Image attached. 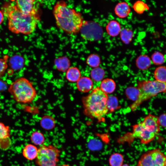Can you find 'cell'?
Instances as JSON below:
<instances>
[{
    "instance_id": "8d00e7d4",
    "label": "cell",
    "mask_w": 166,
    "mask_h": 166,
    "mask_svg": "<svg viewBox=\"0 0 166 166\" xmlns=\"http://www.w3.org/2000/svg\"></svg>"
},
{
    "instance_id": "44dd1931",
    "label": "cell",
    "mask_w": 166,
    "mask_h": 166,
    "mask_svg": "<svg viewBox=\"0 0 166 166\" xmlns=\"http://www.w3.org/2000/svg\"><path fill=\"white\" fill-rule=\"evenodd\" d=\"M40 123L42 127L47 130L52 129L55 125V121L54 118L49 115H46L42 117Z\"/></svg>"
},
{
    "instance_id": "9c48e42d",
    "label": "cell",
    "mask_w": 166,
    "mask_h": 166,
    "mask_svg": "<svg viewBox=\"0 0 166 166\" xmlns=\"http://www.w3.org/2000/svg\"><path fill=\"white\" fill-rule=\"evenodd\" d=\"M80 32L84 39L89 41L98 39L101 35L100 27L97 24L92 22H83Z\"/></svg>"
},
{
    "instance_id": "7c38bea8",
    "label": "cell",
    "mask_w": 166,
    "mask_h": 166,
    "mask_svg": "<svg viewBox=\"0 0 166 166\" xmlns=\"http://www.w3.org/2000/svg\"><path fill=\"white\" fill-rule=\"evenodd\" d=\"M93 86V82L91 78L83 77L77 82V87L78 90L81 92L86 93L91 90Z\"/></svg>"
},
{
    "instance_id": "1f68e13d",
    "label": "cell",
    "mask_w": 166,
    "mask_h": 166,
    "mask_svg": "<svg viewBox=\"0 0 166 166\" xmlns=\"http://www.w3.org/2000/svg\"><path fill=\"white\" fill-rule=\"evenodd\" d=\"M158 121L160 126L166 128V113L161 115L158 117Z\"/></svg>"
},
{
    "instance_id": "cb8c5ba5",
    "label": "cell",
    "mask_w": 166,
    "mask_h": 166,
    "mask_svg": "<svg viewBox=\"0 0 166 166\" xmlns=\"http://www.w3.org/2000/svg\"><path fill=\"white\" fill-rule=\"evenodd\" d=\"M151 58L153 63L156 65H161L166 61L163 54L158 51L153 53L151 55Z\"/></svg>"
},
{
    "instance_id": "7a4b0ae2",
    "label": "cell",
    "mask_w": 166,
    "mask_h": 166,
    "mask_svg": "<svg viewBox=\"0 0 166 166\" xmlns=\"http://www.w3.org/2000/svg\"><path fill=\"white\" fill-rule=\"evenodd\" d=\"M53 13L57 26L69 34L80 31L83 20L81 14L68 7L66 2L59 1L54 5Z\"/></svg>"
},
{
    "instance_id": "8992f818",
    "label": "cell",
    "mask_w": 166,
    "mask_h": 166,
    "mask_svg": "<svg viewBox=\"0 0 166 166\" xmlns=\"http://www.w3.org/2000/svg\"><path fill=\"white\" fill-rule=\"evenodd\" d=\"M60 153L55 146L42 145L38 149L36 163L39 166H57Z\"/></svg>"
},
{
    "instance_id": "277c9868",
    "label": "cell",
    "mask_w": 166,
    "mask_h": 166,
    "mask_svg": "<svg viewBox=\"0 0 166 166\" xmlns=\"http://www.w3.org/2000/svg\"><path fill=\"white\" fill-rule=\"evenodd\" d=\"M8 91L17 102L21 103L31 102L37 95L32 83L23 77L17 78L12 82L8 88Z\"/></svg>"
},
{
    "instance_id": "836d02e7",
    "label": "cell",
    "mask_w": 166,
    "mask_h": 166,
    "mask_svg": "<svg viewBox=\"0 0 166 166\" xmlns=\"http://www.w3.org/2000/svg\"><path fill=\"white\" fill-rule=\"evenodd\" d=\"M4 18V15L2 12L0 10V25L2 22Z\"/></svg>"
},
{
    "instance_id": "603a6c76",
    "label": "cell",
    "mask_w": 166,
    "mask_h": 166,
    "mask_svg": "<svg viewBox=\"0 0 166 166\" xmlns=\"http://www.w3.org/2000/svg\"><path fill=\"white\" fill-rule=\"evenodd\" d=\"M156 80L162 82H166V66H160L156 68L154 73Z\"/></svg>"
},
{
    "instance_id": "d4e9b609",
    "label": "cell",
    "mask_w": 166,
    "mask_h": 166,
    "mask_svg": "<svg viewBox=\"0 0 166 166\" xmlns=\"http://www.w3.org/2000/svg\"><path fill=\"white\" fill-rule=\"evenodd\" d=\"M30 139L34 144L42 146L44 142L45 137L42 133L37 131L34 132L32 134Z\"/></svg>"
},
{
    "instance_id": "52a82bcc",
    "label": "cell",
    "mask_w": 166,
    "mask_h": 166,
    "mask_svg": "<svg viewBox=\"0 0 166 166\" xmlns=\"http://www.w3.org/2000/svg\"><path fill=\"white\" fill-rule=\"evenodd\" d=\"M166 156L161 150L156 148L149 150L140 157L137 166H166Z\"/></svg>"
},
{
    "instance_id": "8fae6325",
    "label": "cell",
    "mask_w": 166,
    "mask_h": 166,
    "mask_svg": "<svg viewBox=\"0 0 166 166\" xmlns=\"http://www.w3.org/2000/svg\"><path fill=\"white\" fill-rule=\"evenodd\" d=\"M35 0H19L15 1V5L18 9L25 14L37 13L35 6Z\"/></svg>"
},
{
    "instance_id": "7402d4cb",
    "label": "cell",
    "mask_w": 166,
    "mask_h": 166,
    "mask_svg": "<svg viewBox=\"0 0 166 166\" xmlns=\"http://www.w3.org/2000/svg\"><path fill=\"white\" fill-rule=\"evenodd\" d=\"M24 60L21 56L15 55L11 57L9 61V65L12 69L17 70L23 67Z\"/></svg>"
},
{
    "instance_id": "ffe728a7",
    "label": "cell",
    "mask_w": 166,
    "mask_h": 166,
    "mask_svg": "<svg viewBox=\"0 0 166 166\" xmlns=\"http://www.w3.org/2000/svg\"><path fill=\"white\" fill-rule=\"evenodd\" d=\"M124 157L121 153L115 152L112 154L109 160L110 166H121L123 164Z\"/></svg>"
},
{
    "instance_id": "f546056e",
    "label": "cell",
    "mask_w": 166,
    "mask_h": 166,
    "mask_svg": "<svg viewBox=\"0 0 166 166\" xmlns=\"http://www.w3.org/2000/svg\"><path fill=\"white\" fill-rule=\"evenodd\" d=\"M134 8L136 11L138 13H141L148 10V7L144 2L140 1L135 3Z\"/></svg>"
},
{
    "instance_id": "4dcf8cb0",
    "label": "cell",
    "mask_w": 166,
    "mask_h": 166,
    "mask_svg": "<svg viewBox=\"0 0 166 166\" xmlns=\"http://www.w3.org/2000/svg\"><path fill=\"white\" fill-rule=\"evenodd\" d=\"M132 35V32L130 30H124L122 31L121 36L124 41L128 42L131 38Z\"/></svg>"
},
{
    "instance_id": "30bf717a",
    "label": "cell",
    "mask_w": 166,
    "mask_h": 166,
    "mask_svg": "<svg viewBox=\"0 0 166 166\" xmlns=\"http://www.w3.org/2000/svg\"><path fill=\"white\" fill-rule=\"evenodd\" d=\"M142 122L146 128L156 135L160 132V125L158 117L150 114L144 118Z\"/></svg>"
},
{
    "instance_id": "5b68a950",
    "label": "cell",
    "mask_w": 166,
    "mask_h": 166,
    "mask_svg": "<svg viewBox=\"0 0 166 166\" xmlns=\"http://www.w3.org/2000/svg\"><path fill=\"white\" fill-rule=\"evenodd\" d=\"M137 97L131 107L135 110L144 101L155 96L160 93H166V82L156 80L144 81L139 84Z\"/></svg>"
},
{
    "instance_id": "ba28073f",
    "label": "cell",
    "mask_w": 166,
    "mask_h": 166,
    "mask_svg": "<svg viewBox=\"0 0 166 166\" xmlns=\"http://www.w3.org/2000/svg\"><path fill=\"white\" fill-rule=\"evenodd\" d=\"M132 132L129 134L132 138L139 139L143 144H147L153 140L157 135L151 132L143 124L142 122L133 126Z\"/></svg>"
},
{
    "instance_id": "d6986e66",
    "label": "cell",
    "mask_w": 166,
    "mask_h": 166,
    "mask_svg": "<svg viewBox=\"0 0 166 166\" xmlns=\"http://www.w3.org/2000/svg\"><path fill=\"white\" fill-rule=\"evenodd\" d=\"M151 60L147 55H142L139 57L136 61V65L138 68L141 70H145L151 66Z\"/></svg>"
},
{
    "instance_id": "2e32d148",
    "label": "cell",
    "mask_w": 166,
    "mask_h": 166,
    "mask_svg": "<svg viewBox=\"0 0 166 166\" xmlns=\"http://www.w3.org/2000/svg\"><path fill=\"white\" fill-rule=\"evenodd\" d=\"M115 11L116 14L118 17L124 18L127 17L129 14L130 12V9L127 3L125 2H122L117 5Z\"/></svg>"
},
{
    "instance_id": "9a60e30c",
    "label": "cell",
    "mask_w": 166,
    "mask_h": 166,
    "mask_svg": "<svg viewBox=\"0 0 166 166\" xmlns=\"http://www.w3.org/2000/svg\"><path fill=\"white\" fill-rule=\"evenodd\" d=\"M81 76L80 70L75 67L69 68L66 72V78L68 81L71 82H77L81 78Z\"/></svg>"
},
{
    "instance_id": "74e56055",
    "label": "cell",
    "mask_w": 166,
    "mask_h": 166,
    "mask_svg": "<svg viewBox=\"0 0 166 166\" xmlns=\"http://www.w3.org/2000/svg\"></svg>"
},
{
    "instance_id": "4316f807",
    "label": "cell",
    "mask_w": 166,
    "mask_h": 166,
    "mask_svg": "<svg viewBox=\"0 0 166 166\" xmlns=\"http://www.w3.org/2000/svg\"><path fill=\"white\" fill-rule=\"evenodd\" d=\"M105 73L104 70L100 67H97L93 69L91 73V78L96 81H100L104 78Z\"/></svg>"
},
{
    "instance_id": "83f0119b",
    "label": "cell",
    "mask_w": 166,
    "mask_h": 166,
    "mask_svg": "<svg viewBox=\"0 0 166 166\" xmlns=\"http://www.w3.org/2000/svg\"><path fill=\"white\" fill-rule=\"evenodd\" d=\"M100 62V58L95 54L89 55L86 60L87 64L90 66L94 68L98 67Z\"/></svg>"
},
{
    "instance_id": "ac0fdd59",
    "label": "cell",
    "mask_w": 166,
    "mask_h": 166,
    "mask_svg": "<svg viewBox=\"0 0 166 166\" xmlns=\"http://www.w3.org/2000/svg\"><path fill=\"white\" fill-rule=\"evenodd\" d=\"M106 29L109 34L114 37L117 35L120 32L121 26L118 22L112 20L109 22L106 26Z\"/></svg>"
},
{
    "instance_id": "5bb4252c",
    "label": "cell",
    "mask_w": 166,
    "mask_h": 166,
    "mask_svg": "<svg viewBox=\"0 0 166 166\" xmlns=\"http://www.w3.org/2000/svg\"><path fill=\"white\" fill-rule=\"evenodd\" d=\"M116 88V84L112 79L106 78L104 79L100 84V89L106 94H110L113 93Z\"/></svg>"
},
{
    "instance_id": "6da1fadb",
    "label": "cell",
    "mask_w": 166,
    "mask_h": 166,
    "mask_svg": "<svg viewBox=\"0 0 166 166\" xmlns=\"http://www.w3.org/2000/svg\"><path fill=\"white\" fill-rule=\"evenodd\" d=\"M3 10L8 20V28L12 32L28 35L35 30L39 19L37 13L25 14L12 3L5 6Z\"/></svg>"
},
{
    "instance_id": "3957f363",
    "label": "cell",
    "mask_w": 166,
    "mask_h": 166,
    "mask_svg": "<svg viewBox=\"0 0 166 166\" xmlns=\"http://www.w3.org/2000/svg\"><path fill=\"white\" fill-rule=\"evenodd\" d=\"M108 97L107 94L99 87L94 89L90 93L82 98L85 113L99 121H103L109 111Z\"/></svg>"
},
{
    "instance_id": "484cf974",
    "label": "cell",
    "mask_w": 166,
    "mask_h": 166,
    "mask_svg": "<svg viewBox=\"0 0 166 166\" xmlns=\"http://www.w3.org/2000/svg\"><path fill=\"white\" fill-rule=\"evenodd\" d=\"M10 136V130L8 126L0 122V142L8 139Z\"/></svg>"
},
{
    "instance_id": "e575fe53",
    "label": "cell",
    "mask_w": 166,
    "mask_h": 166,
    "mask_svg": "<svg viewBox=\"0 0 166 166\" xmlns=\"http://www.w3.org/2000/svg\"><path fill=\"white\" fill-rule=\"evenodd\" d=\"M121 166H129V165L127 164H123Z\"/></svg>"
},
{
    "instance_id": "e0dca14e",
    "label": "cell",
    "mask_w": 166,
    "mask_h": 166,
    "mask_svg": "<svg viewBox=\"0 0 166 166\" xmlns=\"http://www.w3.org/2000/svg\"><path fill=\"white\" fill-rule=\"evenodd\" d=\"M55 65L57 69L61 72H65L69 69L70 62L66 57H59L54 61Z\"/></svg>"
},
{
    "instance_id": "4fadbf2b",
    "label": "cell",
    "mask_w": 166,
    "mask_h": 166,
    "mask_svg": "<svg viewBox=\"0 0 166 166\" xmlns=\"http://www.w3.org/2000/svg\"><path fill=\"white\" fill-rule=\"evenodd\" d=\"M38 149L34 145L28 144L26 145L22 151L23 156L28 160H32L36 158Z\"/></svg>"
},
{
    "instance_id": "d6a6232c",
    "label": "cell",
    "mask_w": 166,
    "mask_h": 166,
    "mask_svg": "<svg viewBox=\"0 0 166 166\" xmlns=\"http://www.w3.org/2000/svg\"><path fill=\"white\" fill-rule=\"evenodd\" d=\"M98 143V141H97V140H92L89 142V147L91 149H96V148H97V147H99L98 145H101V144H99Z\"/></svg>"
},
{
    "instance_id": "d590c367",
    "label": "cell",
    "mask_w": 166,
    "mask_h": 166,
    "mask_svg": "<svg viewBox=\"0 0 166 166\" xmlns=\"http://www.w3.org/2000/svg\"><path fill=\"white\" fill-rule=\"evenodd\" d=\"M58 166H70L68 164H63V165Z\"/></svg>"
},
{
    "instance_id": "f1b7e54d",
    "label": "cell",
    "mask_w": 166,
    "mask_h": 166,
    "mask_svg": "<svg viewBox=\"0 0 166 166\" xmlns=\"http://www.w3.org/2000/svg\"><path fill=\"white\" fill-rule=\"evenodd\" d=\"M118 105V100L117 98L114 96L108 97L107 101V106L109 111H113Z\"/></svg>"
}]
</instances>
